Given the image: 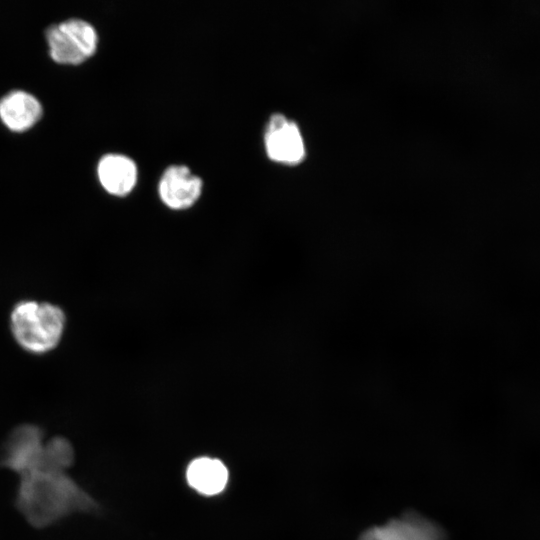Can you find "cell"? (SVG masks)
I'll return each mask as SVG.
<instances>
[{"instance_id":"6da1fadb","label":"cell","mask_w":540,"mask_h":540,"mask_svg":"<svg viewBox=\"0 0 540 540\" xmlns=\"http://www.w3.org/2000/svg\"><path fill=\"white\" fill-rule=\"evenodd\" d=\"M43 439L40 426L21 424L0 448V468L19 475L16 509L37 529L76 512H96V500L66 472L74 462L70 441L63 436Z\"/></svg>"},{"instance_id":"7a4b0ae2","label":"cell","mask_w":540,"mask_h":540,"mask_svg":"<svg viewBox=\"0 0 540 540\" xmlns=\"http://www.w3.org/2000/svg\"><path fill=\"white\" fill-rule=\"evenodd\" d=\"M65 326L63 310L48 302L21 301L10 315V327L16 342L34 354L53 350L60 342Z\"/></svg>"},{"instance_id":"3957f363","label":"cell","mask_w":540,"mask_h":540,"mask_svg":"<svg viewBox=\"0 0 540 540\" xmlns=\"http://www.w3.org/2000/svg\"><path fill=\"white\" fill-rule=\"evenodd\" d=\"M52 59L62 64H80L97 50L98 35L87 21L71 18L52 25L46 32Z\"/></svg>"},{"instance_id":"277c9868","label":"cell","mask_w":540,"mask_h":540,"mask_svg":"<svg viewBox=\"0 0 540 540\" xmlns=\"http://www.w3.org/2000/svg\"><path fill=\"white\" fill-rule=\"evenodd\" d=\"M202 179L187 166L171 165L163 172L157 195L167 211L182 214L194 209L202 197Z\"/></svg>"},{"instance_id":"5b68a950","label":"cell","mask_w":540,"mask_h":540,"mask_svg":"<svg viewBox=\"0 0 540 540\" xmlns=\"http://www.w3.org/2000/svg\"><path fill=\"white\" fill-rule=\"evenodd\" d=\"M264 144L270 160L296 165L305 157V145L297 124L280 113L273 114L265 129Z\"/></svg>"},{"instance_id":"8992f818","label":"cell","mask_w":540,"mask_h":540,"mask_svg":"<svg viewBox=\"0 0 540 540\" xmlns=\"http://www.w3.org/2000/svg\"><path fill=\"white\" fill-rule=\"evenodd\" d=\"M360 540H445V537L434 523L416 514H406L385 525L368 529Z\"/></svg>"},{"instance_id":"52a82bcc","label":"cell","mask_w":540,"mask_h":540,"mask_svg":"<svg viewBox=\"0 0 540 540\" xmlns=\"http://www.w3.org/2000/svg\"><path fill=\"white\" fill-rule=\"evenodd\" d=\"M97 175L103 189L111 196L125 198L134 190L138 169L128 156L117 153L104 155L97 166Z\"/></svg>"},{"instance_id":"ba28073f","label":"cell","mask_w":540,"mask_h":540,"mask_svg":"<svg viewBox=\"0 0 540 540\" xmlns=\"http://www.w3.org/2000/svg\"><path fill=\"white\" fill-rule=\"evenodd\" d=\"M41 115L40 102L25 91L10 92L0 100V118L12 131L27 130L40 119Z\"/></svg>"},{"instance_id":"9c48e42d","label":"cell","mask_w":540,"mask_h":540,"mask_svg":"<svg viewBox=\"0 0 540 540\" xmlns=\"http://www.w3.org/2000/svg\"><path fill=\"white\" fill-rule=\"evenodd\" d=\"M228 477L225 464L211 457L195 458L186 470V479L190 487L206 496L221 493L226 487Z\"/></svg>"}]
</instances>
